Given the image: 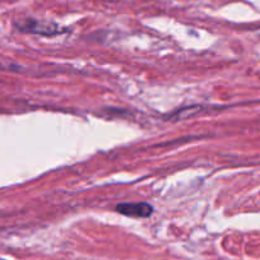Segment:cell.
<instances>
[{
  "instance_id": "obj_1",
  "label": "cell",
  "mask_w": 260,
  "mask_h": 260,
  "mask_svg": "<svg viewBox=\"0 0 260 260\" xmlns=\"http://www.w3.org/2000/svg\"><path fill=\"white\" fill-rule=\"evenodd\" d=\"M17 28L22 32H28V34L42 35V36H55L64 32V29H60L56 24L52 23H41L35 19H26L24 22L17 23Z\"/></svg>"
},
{
  "instance_id": "obj_2",
  "label": "cell",
  "mask_w": 260,
  "mask_h": 260,
  "mask_svg": "<svg viewBox=\"0 0 260 260\" xmlns=\"http://www.w3.org/2000/svg\"><path fill=\"white\" fill-rule=\"evenodd\" d=\"M116 211L120 214H124L127 217H134V218H147L152 214L153 208L151 204L144 203H122L116 207Z\"/></svg>"
}]
</instances>
